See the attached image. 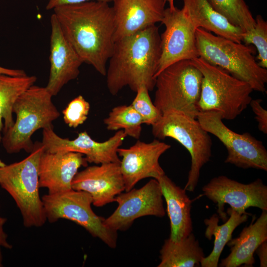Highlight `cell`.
Segmentation results:
<instances>
[{"mask_svg": "<svg viewBox=\"0 0 267 267\" xmlns=\"http://www.w3.org/2000/svg\"><path fill=\"white\" fill-rule=\"evenodd\" d=\"M66 38L83 63L105 76L114 46V17L109 3L97 0L57 6L53 9Z\"/></svg>", "mask_w": 267, "mask_h": 267, "instance_id": "cell-1", "label": "cell"}, {"mask_svg": "<svg viewBox=\"0 0 267 267\" xmlns=\"http://www.w3.org/2000/svg\"><path fill=\"white\" fill-rule=\"evenodd\" d=\"M160 56L156 25L115 42L105 75L109 92L116 95L127 86L135 92L141 86L153 90Z\"/></svg>", "mask_w": 267, "mask_h": 267, "instance_id": "cell-2", "label": "cell"}, {"mask_svg": "<svg viewBox=\"0 0 267 267\" xmlns=\"http://www.w3.org/2000/svg\"><path fill=\"white\" fill-rule=\"evenodd\" d=\"M195 35L199 57L247 83L253 90L266 91L267 70L258 64L253 47L201 28Z\"/></svg>", "mask_w": 267, "mask_h": 267, "instance_id": "cell-3", "label": "cell"}, {"mask_svg": "<svg viewBox=\"0 0 267 267\" xmlns=\"http://www.w3.org/2000/svg\"><path fill=\"white\" fill-rule=\"evenodd\" d=\"M53 96L45 87L33 85L16 100L13 106L16 120L3 133L2 145L9 154L25 150L30 153L34 144L32 135L41 129L53 128L52 122L60 112L52 101Z\"/></svg>", "mask_w": 267, "mask_h": 267, "instance_id": "cell-4", "label": "cell"}, {"mask_svg": "<svg viewBox=\"0 0 267 267\" xmlns=\"http://www.w3.org/2000/svg\"><path fill=\"white\" fill-rule=\"evenodd\" d=\"M44 150L42 143L36 141L28 156L0 167V185L14 200L26 227H41L47 221L39 193V162Z\"/></svg>", "mask_w": 267, "mask_h": 267, "instance_id": "cell-5", "label": "cell"}, {"mask_svg": "<svg viewBox=\"0 0 267 267\" xmlns=\"http://www.w3.org/2000/svg\"><path fill=\"white\" fill-rule=\"evenodd\" d=\"M191 61L202 74L199 112L217 111L223 120H233L249 105L253 89L248 84L199 57Z\"/></svg>", "mask_w": 267, "mask_h": 267, "instance_id": "cell-6", "label": "cell"}, {"mask_svg": "<svg viewBox=\"0 0 267 267\" xmlns=\"http://www.w3.org/2000/svg\"><path fill=\"white\" fill-rule=\"evenodd\" d=\"M202 80L191 60L171 64L156 77L154 104L162 114L175 111L196 119Z\"/></svg>", "mask_w": 267, "mask_h": 267, "instance_id": "cell-7", "label": "cell"}, {"mask_svg": "<svg viewBox=\"0 0 267 267\" xmlns=\"http://www.w3.org/2000/svg\"><path fill=\"white\" fill-rule=\"evenodd\" d=\"M152 133L160 139H175L189 152L191 163L184 189L194 191L199 181L200 170L211 157L212 142L209 133L197 119L175 111L163 113L152 126Z\"/></svg>", "mask_w": 267, "mask_h": 267, "instance_id": "cell-8", "label": "cell"}, {"mask_svg": "<svg viewBox=\"0 0 267 267\" xmlns=\"http://www.w3.org/2000/svg\"><path fill=\"white\" fill-rule=\"evenodd\" d=\"M42 199L46 219L50 223L60 219L71 221L109 247L114 249L117 246V232L106 226L105 218L93 211L92 199L88 192L72 189L55 194L44 195Z\"/></svg>", "mask_w": 267, "mask_h": 267, "instance_id": "cell-9", "label": "cell"}, {"mask_svg": "<svg viewBox=\"0 0 267 267\" xmlns=\"http://www.w3.org/2000/svg\"><path fill=\"white\" fill-rule=\"evenodd\" d=\"M196 119L206 131L215 135L225 147V163L244 169L267 171V151L261 141L249 133L238 134L229 129L219 112H199Z\"/></svg>", "mask_w": 267, "mask_h": 267, "instance_id": "cell-10", "label": "cell"}, {"mask_svg": "<svg viewBox=\"0 0 267 267\" xmlns=\"http://www.w3.org/2000/svg\"><path fill=\"white\" fill-rule=\"evenodd\" d=\"M203 195L216 205L218 215L225 222L227 215L224 211L227 204L240 214H249L246 210L256 207L267 211V186L260 178L244 184L219 176L212 178L202 188Z\"/></svg>", "mask_w": 267, "mask_h": 267, "instance_id": "cell-11", "label": "cell"}, {"mask_svg": "<svg viewBox=\"0 0 267 267\" xmlns=\"http://www.w3.org/2000/svg\"><path fill=\"white\" fill-rule=\"evenodd\" d=\"M163 194L158 180L151 179L139 189L133 188L121 193L115 197L118 206L115 211L105 219L106 226L116 231H125L134 221L140 217L165 216Z\"/></svg>", "mask_w": 267, "mask_h": 267, "instance_id": "cell-12", "label": "cell"}, {"mask_svg": "<svg viewBox=\"0 0 267 267\" xmlns=\"http://www.w3.org/2000/svg\"><path fill=\"white\" fill-rule=\"evenodd\" d=\"M161 23L165 25V29L160 35L161 56L156 77L173 63L199 57L196 29L188 19L182 8H165Z\"/></svg>", "mask_w": 267, "mask_h": 267, "instance_id": "cell-13", "label": "cell"}, {"mask_svg": "<svg viewBox=\"0 0 267 267\" xmlns=\"http://www.w3.org/2000/svg\"><path fill=\"white\" fill-rule=\"evenodd\" d=\"M127 136L124 131L119 130L108 139L98 142L84 131L71 140L59 136L53 128H50L43 129L41 143L46 152L79 153L85 155L88 162L96 165L111 162L120 164L117 151Z\"/></svg>", "mask_w": 267, "mask_h": 267, "instance_id": "cell-14", "label": "cell"}, {"mask_svg": "<svg viewBox=\"0 0 267 267\" xmlns=\"http://www.w3.org/2000/svg\"><path fill=\"white\" fill-rule=\"evenodd\" d=\"M171 145L154 139L146 143L138 140L129 148L119 147L117 153L125 191L133 189L140 180L148 178L157 179L165 174L159 160Z\"/></svg>", "mask_w": 267, "mask_h": 267, "instance_id": "cell-15", "label": "cell"}, {"mask_svg": "<svg viewBox=\"0 0 267 267\" xmlns=\"http://www.w3.org/2000/svg\"><path fill=\"white\" fill-rule=\"evenodd\" d=\"M99 165L78 172L72 182L73 189L89 193L97 207L115 202V197L125 190L120 163Z\"/></svg>", "mask_w": 267, "mask_h": 267, "instance_id": "cell-16", "label": "cell"}, {"mask_svg": "<svg viewBox=\"0 0 267 267\" xmlns=\"http://www.w3.org/2000/svg\"><path fill=\"white\" fill-rule=\"evenodd\" d=\"M50 22V71L45 88L55 96L64 85L78 77L83 62L65 37L53 13Z\"/></svg>", "mask_w": 267, "mask_h": 267, "instance_id": "cell-17", "label": "cell"}, {"mask_svg": "<svg viewBox=\"0 0 267 267\" xmlns=\"http://www.w3.org/2000/svg\"><path fill=\"white\" fill-rule=\"evenodd\" d=\"M116 42L161 22L164 0H113Z\"/></svg>", "mask_w": 267, "mask_h": 267, "instance_id": "cell-18", "label": "cell"}, {"mask_svg": "<svg viewBox=\"0 0 267 267\" xmlns=\"http://www.w3.org/2000/svg\"><path fill=\"white\" fill-rule=\"evenodd\" d=\"M84 156L73 152L50 153L44 150L39 162L40 187L46 188L48 194L72 189V182L78 170L88 165Z\"/></svg>", "mask_w": 267, "mask_h": 267, "instance_id": "cell-19", "label": "cell"}, {"mask_svg": "<svg viewBox=\"0 0 267 267\" xmlns=\"http://www.w3.org/2000/svg\"><path fill=\"white\" fill-rule=\"evenodd\" d=\"M167 204V212L170 222L169 238L179 241L192 232L191 217L192 201L184 189L177 185L165 174L157 179Z\"/></svg>", "mask_w": 267, "mask_h": 267, "instance_id": "cell-20", "label": "cell"}, {"mask_svg": "<svg viewBox=\"0 0 267 267\" xmlns=\"http://www.w3.org/2000/svg\"><path fill=\"white\" fill-rule=\"evenodd\" d=\"M245 227L238 237L231 239L227 243L230 253L222 260L219 266L238 267L241 265L253 267L255 263L254 254L263 242L267 241V211L262 214L254 222Z\"/></svg>", "mask_w": 267, "mask_h": 267, "instance_id": "cell-21", "label": "cell"}, {"mask_svg": "<svg viewBox=\"0 0 267 267\" xmlns=\"http://www.w3.org/2000/svg\"><path fill=\"white\" fill-rule=\"evenodd\" d=\"M186 16L196 28L242 43L244 32L216 10L207 0H183L182 8Z\"/></svg>", "mask_w": 267, "mask_h": 267, "instance_id": "cell-22", "label": "cell"}, {"mask_svg": "<svg viewBox=\"0 0 267 267\" xmlns=\"http://www.w3.org/2000/svg\"><path fill=\"white\" fill-rule=\"evenodd\" d=\"M227 213L229 218L224 223L219 225V217L214 214L209 219H205L204 222L207 227L205 236L209 240L214 237V247L211 253L204 257L200 263L202 267H217L220 256L224 246L232 238V234L235 229L241 223L246 222L249 214H240L231 208H228Z\"/></svg>", "mask_w": 267, "mask_h": 267, "instance_id": "cell-23", "label": "cell"}, {"mask_svg": "<svg viewBox=\"0 0 267 267\" xmlns=\"http://www.w3.org/2000/svg\"><path fill=\"white\" fill-rule=\"evenodd\" d=\"M158 267H193L199 266L205 257L199 241L191 232L178 241L166 239L160 251Z\"/></svg>", "mask_w": 267, "mask_h": 267, "instance_id": "cell-24", "label": "cell"}, {"mask_svg": "<svg viewBox=\"0 0 267 267\" xmlns=\"http://www.w3.org/2000/svg\"><path fill=\"white\" fill-rule=\"evenodd\" d=\"M35 76H13L0 74V131L14 124L13 106L17 98L37 81Z\"/></svg>", "mask_w": 267, "mask_h": 267, "instance_id": "cell-25", "label": "cell"}, {"mask_svg": "<svg viewBox=\"0 0 267 267\" xmlns=\"http://www.w3.org/2000/svg\"><path fill=\"white\" fill-rule=\"evenodd\" d=\"M103 122L108 130H123L127 136L136 139L141 135L143 124L141 116L131 104L114 107Z\"/></svg>", "mask_w": 267, "mask_h": 267, "instance_id": "cell-26", "label": "cell"}, {"mask_svg": "<svg viewBox=\"0 0 267 267\" xmlns=\"http://www.w3.org/2000/svg\"><path fill=\"white\" fill-rule=\"evenodd\" d=\"M207 0L216 10L244 32L251 30L255 26V18L245 0Z\"/></svg>", "mask_w": 267, "mask_h": 267, "instance_id": "cell-27", "label": "cell"}, {"mask_svg": "<svg viewBox=\"0 0 267 267\" xmlns=\"http://www.w3.org/2000/svg\"><path fill=\"white\" fill-rule=\"evenodd\" d=\"M256 24L250 31L244 32L242 42L247 45H254L257 50L258 64L265 69L267 68V22L261 15L255 18Z\"/></svg>", "mask_w": 267, "mask_h": 267, "instance_id": "cell-28", "label": "cell"}, {"mask_svg": "<svg viewBox=\"0 0 267 267\" xmlns=\"http://www.w3.org/2000/svg\"><path fill=\"white\" fill-rule=\"evenodd\" d=\"M149 91L144 86L139 88L131 105L141 116L143 124L152 126L160 119L162 114L152 101Z\"/></svg>", "mask_w": 267, "mask_h": 267, "instance_id": "cell-29", "label": "cell"}, {"mask_svg": "<svg viewBox=\"0 0 267 267\" xmlns=\"http://www.w3.org/2000/svg\"><path fill=\"white\" fill-rule=\"evenodd\" d=\"M89 110V103L82 95H79L72 100L63 110L64 121L69 127L76 128L87 120Z\"/></svg>", "mask_w": 267, "mask_h": 267, "instance_id": "cell-30", "label": "cell"}, {"mask_svg": "<svg viewBox=\"0 0 267 267\" xmlns=\"http://www.w3.org/2000/svg\"><path fill=\"white\" fill-rule=\"evenodd\" d=\"M262 100L252 99L249 105L255 115L259 130L264 134H267V111L262 106Z\"/></svg>", "mask_w": 267, "mask_h": 267, "instance_id": "cell-31", "label": "cell"}, {"mask_svg": "<svg viewBox=\"0 0 267 267\" xmlns=\"http://www.w3.org/2000/svg\"><path fill=\"white\" fill-rule=\"evenodd\" d=\"M47 4L46 5V10H53L54 8L65 4H76L85 2L91 0H46ZM110 2L113 0H97Z\"/></svg>", "mask_w": 267, "mask_h": 267, "instance_id": "cell-32", "label": "cell"}, {"mask_svg": "<svg viewBox=\"0 0 267 267\" xmlns=\"http://www.w3.org/2000/svg\"><path fill=\"white\" fill-rule=\"evenodd\" d=\"M6 221L5 218L0 216V246L11 249L12 245L8 242L7 235L3 230V226Z\"/></svg>", "mask_w": 267, "mask_h": 267, "instance_id": "cell-33", "label": "cell"}, {"mask_svg": "<svg viewBox=\"0 0 267 267\" xmlns=\"http://www.w3.org/2000/svg\"><path fill=\"white\" fill-rule=\"evenodd\" d=\"M260 259L261 267H267V241L263 242L257 249L256 252Z\"/></svg>", "mask_w": 267, "mask_h": 267, "instance_id": "cell-34", "label": "cell"}, {"mask_svg": "<svg viewBox=\"0 0 267 267\" xmlns=\"http://www.w3.org/2000/svg\"><path fill=\"white\" fill-rule=\"evenodd\" d=\"M0 74L13 76H20L27 75L26 72L23 70L8 69L1 66H0Z\"/></svg>", "mask_w": 267, "mask_h": 267, "instance_id": "cell-35", "label": "cell"}, {"mask_svg": "<svg viewBox=\"0 0 267 267\" xmlns=\"http://www.w3.org/2000/svg\"><path fill=\"white\" fill-rule=\"evenodd\" d=\"M165 3L168 2L169 4V8L171 9H174L175 8L174 5V0H164Z\"/></svg>", "mask_w": 267, "mask_h": 267, "instance_id": "cell-36", "label": "cell"}, {"mask_svg": "<svg viewBox=\"0 0 267 267\" xmlns=\"http://www.w3.org/2000/svg\"><path fill=\"white\" fill-rule=\"evenodd\" d=\"M0 247L1 246H0V267H1L3 266V257Z\"/></svg>", "mask_w": 267, "mask_h": 267, "instance_id": "cell-37", "label": "cell"}, {"mask_svg": "<svg viewBox=\"0 0 267 267\" xmlns=\"http://www.w3.org/2000/svg\"><path fill=\"white\" fill-rule=\"evenodd\" d=\"M5 164L0 159V167L5 166Z\"/></svg>", "mask_w": 267, "mask_h": 267, "instance_id": "cell-38", "label": "cell"}, {"mask_svg": "<svg viewBox=\"0 0 267 267\" xmlns=\"http://www.w3.org/2000/svg\"></svg>", "mask_w": 267, "mask_h": 267, "instance_id": "cell-39", "label": "cell"}]
</instances>
